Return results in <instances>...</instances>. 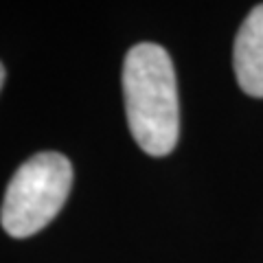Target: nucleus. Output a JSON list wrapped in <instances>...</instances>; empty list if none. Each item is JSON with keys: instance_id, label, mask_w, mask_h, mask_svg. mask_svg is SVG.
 Returning <instances> with one entry per match:
<instances>
[{"instance_id": "nucleus-3", "label": "nucleus", "mask_w": 263, "mask_h": 263, "mask_svg": "<svg viewBox=\"0 0 263 263\" xmlns=\"http://www.w3.org/2000/svg\"><path fill=\"white\" fill-rule=\"evenodd\" d=\"M233 64L237 84L243 92L263 99V5L254 7L239 27Z\"/></svg>"}, {"instance_id": "nucleus-2", "label": "nucleus", "mask_w": 263, "mask_h": 263, "mask_svg": "<svg viewBox=\"0 0 263 263\" xmlns=\"http://www.w3.org/2000/svg\"><path fill=\"white\" fill-rule=\"evenodd\" d=\"M72 184L70 160L62 154L33 156L15 171L7 186L0 221L11 237H31L51 224L62 211Z\"/></svg>"}, {"instance_id": "nucleus-4", "label": "nucleus", "mask_w": 263, "mask_h": 263, "mask_svg": "<svg viewBox=\"0 0 263 263\" xmlns=\"http://www.w3.org/2000/svg\"><path fill=\"white\" fill-rule=\"evenodd\" d=\"M5 84V68H3V64H0V88H3Z\"/></svg>"}, {"instance_id": "nucleus-1", "label": "nucleus", "mask_w": 263, "mask_h": 263, "mask_svg": "<svg viewBox=\"0 0 263 263\" xmlns=\"http://www.w3.org/2000/svg\"><path fill=\"white\" fill-rule=\"evenodd\" d=\"M123 95L134 141L149 156L174 152L180 134L176 72L162 46L143 42L129 48L123 64Z\"/></svg>"}]
</instances>
